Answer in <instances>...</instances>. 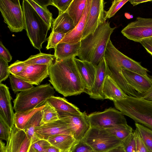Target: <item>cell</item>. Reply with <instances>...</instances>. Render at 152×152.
<instances>
[{
	"label": "cell",
	"mask_w": 152,
	"mask_h": 152,
	"mask_svg": "<svg viewBox=\"0 0 152 152\" xmlns=\"http://www.w3.org/2000/svg\"><path fill=\"white\" fill-rule=\"evenodd\" d=\"M49 81L56 91L64 96L76 95L86 90L74 57L56 59L49 66Z\"/></svg>",
	"instance_id": "cell-1"
},
{
	"label": "cell",
	"mask_w": 152,
	"mask_h": 152,
	"mask_svg": "<svg viewBox=\"0 0 152 152\" xmlns=\"http://www.w3.org/2000/svg\"><path fill=\"white\" fill-rule=\"evenodd\" d=\"M104 58L109 68V75L126 93L130 92L132 87L128 84L122 73V69H126L142 75L148 76V69L140 63L126 56L113 45L110 40L107 45Z\"/></svg>",
	"instance_id": "cell-2"
},
{
	"label": "cell",
	"mask_w": 152,
	"mask_h": 152,
	"mask_svg": "<svg viewBox=\"0 0 152 152\" xmlns=\"http://www.w3.org/2000/svg\"><path fill=\"white\" fill-rule=\"evenodd\" d=\"M116 27H112L108 21L100 25L94 32L82 39L79 50V59L97 66L104 56L110 36Z\"/></svg>",
	"instance_id": "cell-3"
},
{
	"label": "cell",
	"mask_w": 152,
	"mask_h": 152,
	"mask_svg": "<svg viewBox=\"0 0 152 152\" xmlns=\"http://www.w3.org/2000/svg\"><path fill=\"white\" fill-rule=\"evenodd\" d=\"M113 102L124 115L152 130V102L128 96Z\"/></svg>",
	"instance_id": "cell-4"
},
{
	"label": "cell",
	"mask_w": 152,
	"mask_h": 152,
	"mask_svg": "<svg viewBox=\"0 0 152 152\" xmlns=\"http://www.w3.org/2000/svg\"><path fill=\"white\" fill-rule=\"evenodd\" d=\"M25 29L31 44L35 48L40 51L43 43L47 40L50 28L28 1L22 2Z\"/></svg>",
	"instance_id": "cell-5"
},
{
	"label": "cell",
	"mask_w": 152,
	"mask_h": 152,
	"mask_svg": "<svg viewBox=\"0 0 152 152\" xmlns=\"http://www.w3.org/2000/svg\"><path fill=\"white\" fill-rule=\"evenodd\" d=\"M54 88L50 84L38 86L18 93L13 100L15 112H22L44 105L47 99L54 96Z\"/></svg>",
	"instance_id": "cell-6"
},
{
	"label": "cell",
	"mask_w": 152,
	"mask_h": 152,
	"mask_svg": "<svg viewBox=\"0 0 152 152\" xmlns=\"http://www.w3.org/2000/svg\"><path fill=\"white\" fill-rule=\"evenodd\" d=\"M81 141L95 152H107L123 143L105 129L94 128H90Z\"/></svg>",
	"instance_id": "cell-7"
},
{
	"label": "cell",
	"mask_w": 152,
	"mask_h": 152,
	"mask_svg": "<svg viewBox=\"0 0 152 152\" xmlns=\"http://www.w3.org/2000/svg\"><path fill=\"white\" fill-rule=\"evenodd\" d=\"M0 11L4 22L12 32L25 29L22 9L19 0H0Z\"/></svg>",
	"instance_id": "cell-8"
},
{
	"label": "cell",
	"mask_w": 152,
	"mask_h": 152,
	"mask_svg": "<svg viewBox=\"0 0 152 152\" xmlns=\"http://www.w3.org/2000/svg\"><path fill=\"white\" fill-rule=\"evenodd\" d=\"M91 128L106 129L127 124L121 112L110 107L102 112H95L88 115Z\"/></svg>",
	"instance_id": "cell-9"
},
{
	"label": "cell",
	"mask_w": 152,
	"mask_h": 152,
	"mask_svg": "<svg viewBox=\"0 0 152 152\" xmlns=\"http://www.w3.org/2000/svg\"><path fill=\"white\" fill-rule=\"evenodd\" d=\"M57 113L59 118L66 123L73 137L77 141L81 140L91 128L86 112L81 115Z\"/></svg>",
	"instance_id": "cell-10"
},
{
	"label": "cell",
	"mask_w": 152,
	"mask_h": 152,
	"mask_svg": "<svg viewBox=\"0 0 152 152\" xmlns=\"http://www.w3.org/2000/svg\"><path fill=\"white\" fill-rule=\"evenodd\" d=\"M121 33L128 39L137 42L152 38V18L137 17L124 27Z\"/></svg>",
	"instance_id": "cell-11"
},
{
	"label": "cell",
	"mask_w": 152,
	"mask_h": 152,
	"mask_svg": "<svg viewBox=\"0 0 152 152\" xmlns=\"http://www.w3.org/2000/svg\"><path fill=\"white\" fill-rule=\"evenodd\" d=\"M6 144L0 140V152H29L32 144L23 131L14 125Z\"/></svg>",
	"instance_id": "cell-12"
},
{
	"label": "cell",
	"mask_w": 152,
	"mask_h": 152,
	"mask_svg": "<svg viewBox=\"0 0 152 152\" xmlns=\"http://www.w3.org/2000/svg\"><path fill=\"white\" fill-rule=\"evenodd\" d=\"M105 4L103 0H92L82 39L93 34L100 25L106 21L104 10Z\"/></svg>",
	"instance_id": "cell-13"
},
{
	"label": "cell",
	"mask_w": 152,
	"mask_h": 152,
	"mask_svg": "<svg viewBox=\"0 0 152 152\" xmlns=\"http://www.w3.org/2000/svg\"><path fill=\"white\" fill-rule=\"evenodd\" d=\"M49 66L46 65H27L22 72L15 75L32 85L39 86L49 76Z\"/></svg>",
	"instance_id": "cell-14"
},
{
	"label": "cell",
	"mask_w": 152,
	"mask_h": 152,
	"mask_svg": "<svg viewBox=\"0 0 152 152\" xmlns=\"http://www.w3.org/2000/svg\"><path fill=\"white\" fill-rule=\"evenodd\" d=\"M96 73L93 85L91 89L85 92L88 94L91 98L96 99H104L102 90L106 76L110 74L104 58L96 66Z\"/></svg>",
	"instance_id": "cell-15"
},
{
	"label": "cell",
	"mask_w": 152,
	"mask_h": 152,
	"mask_svg": "<svg viewBox=\"0 0 152 152\" xmlns=\"http://www.w3.org/2000/svg\"><path fill=\"white\" fill-rule=\"evenodd\" d=\"M35 134L39 140H47L50 137L58 135H72L66 124L60 119L37 127L35 129Z\"/></svg>",
	"instance_id": "cell-16"
},
{
	"label": "cell",
	"mask_w": 152,
	"mask_h": 152,
	"mask_svg": "<svg viewBox=\"0 0 152 152\" xmlns=\"http://www.w3.org/2000/svg\"><path fill=\"white\" fill-rule=\"evenodd\" d=\"M9 88L0 83V117L11 128L14 125V113Z\"/></svg>",
	"instance_id": "cell-17"
},
{
	"label": "cell",
	"mask_w": 152,
	"mask_h": 152,
	"mask_svg": "<svg viewBox=\"0 0 152 152\" xmlns=\"http://www.w3.org/2000/svg\"><path fill=\"white\" fill-rule=\"evenodd\" d=\"M122 73L128 84L139 94L148 91L151 87L152 80L145 76L126 69H122Z\"/></svg>",
	"instance_id": "cell-18"
},
{
	"label": "cell",
	"mask_w": 152,
	"mask_h": 152,
	"mask_svg": "<svg viewBox=\"0 0 152 152\" xmlns=\"http://www.w3.org/2000/svg\"><path fill=\"white\" fill-rule=\"evenodd\" d=\"M92 0H87L82 16L77 24L72 30L65 34L59 42L75 43L81 41L85 28L87 19L91 7Z\"/></svg>",
	"instance_id": "cell-19"
},
{
	"label": "cell",
	"mask_w": 152,
	"mask_h": 152,
	"mask_svg": "<svg viewBox=\"0 0 152 152\" xmlns=\"http://www.w3.org/2000/svg\"><path fill=\"white\" fill-rule=\"evenodd\" d=\"M74 60L81 78L84 85L86 91L91 88L94 81L96 69L90 62L83 61L74 57Z\"/></svg>",
	"instance_id": "cell-20"
},
{
	"label": "cell",
	"mask_w": 152,
	"mask_h": 152,
	"mask_svg": "<svg viewBox=\"0 0 152 152\" xmlns=\"http://www.w3.org/2000/svg\"><path fill=\"white\" fill-rule=\"evenodd\" d=\"M102 92L104 99L113 102L124 99L128 96L108 75L106 76Z\"/></svg>",
	"instance_id": "cell-21"
},
{
	"label": "cell",
	"mask_w": 152,
	"mask_h": 152,
	"mask_svg": "<svg viewBox=\"0 0 152 152\" xmlns=\"http://www.w3.org/2000/svg\"><path fill=\"white\" fill-rule=\"evenodd\" d=\"M81 42L75 43H59L54 48L56 59L63 60L78 56Z\"/></svg>",
	"instance_id": "cell-22"
},
{
	"label": "cell",
	"mask_w": 152,
	"mask_h": 152,
	"mask_svg": "<svg viewBox=\"0 0 152 152\" xmlns=\"http://www.w3.org/2000/svg\"><path fill=\"white\" fill-rule=\"evenodd\" d=\"M46 102L57 112L77 115H81L83 113L77 107L64 98L53 96L48 99Z\"/></svg>",
	"instance_id": "cell-23"
},
{
	"label": "cell",
	"mask_w": 152,
	"mask_h": 152,
	"mask_svg": "<svg viewBox=\"0 0 152 152\" xmlns=\"http://www.w3.org/2000/svg\"><path fill=\"white\" fill-rule=\"evenodd\" d=\"M75 27L73 21L66 11L59 12L58 17L53 20L52 31L66 34Z\"/></svg>",
	"instance_id": "cell-24"
},
{
	"label": "cell",
	"mask_w": 152,
	"mask_h": 152,
	"mask_svg": "<svg viewBox=\"0 0 152 152\" xmlns=\"http://www.w3.org/2000/svg\"><path fill=\"white\" fill-rule=\"evenodd\" d=\"M51 145L61 151L69 150L77 141L69 135L60 134L49 137L46 140Z\"/></svg>",
	"instance_id": "cell-25"
},
{
	"label": "cell",
	"mask_w": 152,
	"mask_h": 152,
	"mask_svg": "<svg viewBox=\"0 0 152 152\" xmlns=\"http://www.w3.org/2000/svg\"><path fill=\"white\" fill-rule=\"evenodd\" d=\"M87 1V0H73L66 11L75 26L82 16Z\"/></svg>",
	"instance_id": "cell-26"
},
{
	"label": "cell",
	"mask_w": 152,
	"mask_h": 152,
	"mask_svg": "<svg viewBox=\"0 0 152 152\" xmlns=\"http://www.w3.org/2000/svg\"><path fill=\"white\" fill-rule=\"evenodd\" d=\"M44 105L29 111L22 112H15L14 117V125L18 129L23 130L26 125L37 112L41 110L45 107Z\"/></svg>",
	"instance_id": "cell-27"
},
{
	"label": "cell",
	"mask_w": 152,
	"mask_h": 152,
	"mask_svg": "<svg viewBox=\"0 0 152 152\" xmlns=\"http://www.w3.org/2000/svg\"><path fill=\"white\" fill-rule=\"evenodd\" d=\"M41 110L33 115L23 130L28 137L31 140L32 143L39 140L35 134V131L36 127L40 126L42 116Z\"/></svg>",
	"instance_id": "cell-28"
},
{
	"label": "cell",
	"mask_w": 152,
	"mask_h": 152,
	"mask_svg": "<svg viewBox=\"0 0 152 152\" xmlns=\"http://www.w3.org/2000/svg\"><path fill=\"white\" fill-rule=\"evenodd\" d=\"M55 58L54 55L40 52L37 54L31 56L24 62L27 65H46L50 66L53 63V61Z\"/></svg>",
	"instance_id": "cell-29"
},
{
	"label": "cell",
	"mask_w": 152,
	"mask_h": 152,
	"mask_svg": "<svg viewBox=\"0 0 152 152\" xmlns=\"http://www.w3.org/2000/svg\"><path fill=\"white\" fill-rule=\"evenodd\" d=\"M122 142L130 135L134 130L127 124L118 125L105 129Z\"/></svg>",
	"instance_id": "cell-30"
},
{
	"label": "cell",
	"mask_w": 152,
	"mask_h": 152,
	"mask_svg": "<svg viewBox=\"0 0 152 152\" xmlns=\"http://www.w3.org/2000/svg\"><path fill=\"white\" fill-rule=\"evenodd\" d=\"M27 1L46 24L51 28L53 19L52 13L47 7L39 4L34 0H27Z\"/></svg>",
	"instance_id": "cell-31"
},
{
	"label": "cell",
	"mask_w": 152,
	"mask_h": 152,
	"mask_svg": "<svg viewBox=\"0 0 152 152\" xmlns=\"http://www.w3.org/2000/svg\"><path fill=\"white\" fill-rule=\"evenodd\" d=\"M45 106L41 110L42 118L40 126L50 123L59 119L57 112L46 102L45 103Z\"/></svg>",
	"instance_id": "cell-32"
},
{
	"label": "cell",
	"mask_w": 152,
	"mask_h": 152,
	"mask_svg": "<svg viewBox=\"0 0 152 152\" xmlns=\"http://www.w3.org/2000/svg\"><path fill=\"white\" fill-rule=\"evenodd\" d=\"M137 131L143 143L152 152V130L138 123H135Z\"/></svg>",
	"instance_id": "cell-33"
},
{
	"label": "cell",
	"mask_w": 152,
	"mask_h": 152,
	"mask_svg": "<svg viewBox=\"0 0 152 152\" xmlns=\"http://www.w3.org/2000/svg\"><path fill=\"white\" fill-rule=\"evenodd\" d=\"M9 78L11 88L15 93L27 90L34 87L33 85L14 75H10Z\"/></svg>",
	"instance_id": "cell-34"
},
{
	"label": "cell",
	"mask_w": 152,
	"mask_h": 152,
	"mask_svg": "<svg viewBox=\"0 0 152 152\" xmlns=\"http://www.w3.org/2000/svg\"><path fill=\"white\" fill-rule=\"evenodd\" d=\"M126 0H114L112 2L109 10L105 12V20L113 17L116 12L128 1Z\"/></svg>",
	"instance_id": "cell-35"
},
{
	"label": "cell",
	"mask_w": 152,
	"mask_h": 152,
	"mask_svg": "<svg viewBox=\"0 0 152 152\" xmlns=\"http://www.w3.org/2000/svg\"><path fill=\"white\" fill-rule=\"evenodd\" d=\"M122 145L126 152H136L137 145L134 130L133 132L123 141Z\"/></svg>",
	"instance_id": "cell-36"
},
{
	"label": "cell",
	"mask_w": 152,
	"mask_h": 152,
	"mask_svg": "<svg viewBox=\"0 0 152 152\" xmlns=\"http://www.w3.org/2000/svg\"><path fill=\"white\" fill-rule=\"evenodd\" d=\"M65 34L52 31L48 38L46 47L48 50L55 47L59 43L65 36Z\"/></svg>",
	"instance_id": "cell-37"
},
{
	"label": "cell",
	"mask_w": 152,
	"mask_h": 152,
	"mask_svg": "<svg viewBox=\"0 0 152 152\" xmlns=\"http://www.w3.org/2000/svg\"><path fill=\"white\" fill-rule=\"evenodd\" d=\"M27 65L24 61L17 60L9 66V70L10 74L15 75L23 72Z\"/></svg>",
	"instance_id": "cell-38"
},
{
	"label": "cell",
	"mask_w": 152,
	"mask_h": 152,
	"mask_svg": "<svg viewBox=\"0 0 152 152\" xmlns=\"http://www.w3.org/2000/svg\"><path fill=\"white\" fill-rule=\"evenodd\" d=\"M70 152H95L88 145L81 140L77 141L70 149Z\"/></svg>",
	"instance_id": "cell-39"
},
{
	"label": "cell",
	"mask_w": 152,
	"mask_h": 152,
	"mask_svg": "<svg viewBox=\"0 0 152 152\" xmlns=\"http://www.w3.org/2000/svg\"><path fill=\"white\" fill-rule=\"evenodd\" d=\"M8 62L0 58V83L5 80L10 74L9 70Z\"/></svg>",
	"instance_id": "cell-40"
},
{
	"label": "cell",
	"mask_w": 152,
	"mask_h": 152,
	"mask_svg": "<svg viewBox=\"0 0 152 152\" xmlns=\"http://www.w3.org/2000/svg\"><path fill=\"white\" fill-rule=\"evenodd\" d=\"M11 128L0 117V140L7 142L9 137Z\"/></svg>",
	"instance_id": "cell-41"
},
{
	"label": "cell",
	"mask_w": 152,
	"mask_h": 152,
	"mask_svg": "<svg viewBox=\"0 0 152 152\" xmlns=\"http://www.w3.org/2000/svg\"><path fill=\"white\" fill-rule=\"evenodd\" d=\"M73 0H52V5L56 7L59 12L66 11Z\"/></svg>",
	"instance_id": "cell-42"
},
{
	"label": "cell",
	"mask_w": 152,
	"mask_h": 152,
	"mask_svg": "<svg viewBox=\"0 0 152 152\" xmlns=\"http://www.w3.org/2000/svg\"><path fill=\"white\" fill-rule=\"evenodd\" d=\"M51 145L46 140L40 139L32 143L31 147L37 152H43Z\"/></svg>",
	"instance_id": "cell-43"
},
{
	"label": "cell",
	"mask_w": 152,
	"mask_h": 152,
	"mask_svg": "<svg viewBox=\"0 0 152 152\" xmlns=\"http://www.w3.org/2000/svg\"><path fill=\"white\" fill-rule=\"evenodd\" d=\"M134 131L137 145L136 152H151L143 143L137 130L136 129Z\"/></svg>",
	"instance_id": "cell-44"
},
{
	"label": "cell",
	"mask_w": 152,
	"mask_h": 152,
	"mask_svg": "<svg viewBox=\"0 0 152 152\" xmlns=\"http://www.w3.org/2000/svg\"><path fill=\"white\" fill-rule=\"evenodd\" d=\"M0 58L8 62L12 59V56L8 50L4 47L1 41L0 42Z\"/></svg>",
	"instance_id": "cell-45"
},
{
	"label": "cell",
	"mask_w": 152,
	"mask_h": 152,
	"mask_svg": "<svg viewBox=\"0 0 152 152\" xmlns=\"http://www.w3.org/2000/svg\"><path fill=\"white\" fill-rule=\"evenodd\" d=\"M140 43L146 51L152 56V38L143 40Z\"/></svg>",
	"instance_id": "cell-46"
},
{
	"label": "cell",
	"mask_w": 152,
	"mask_h": 152,
	"mask_svg": "<svg viewBox=\"0 0 152 152\" xmlns=\"http://www.w3.org/2000/svg\"><path fill=\"white\" fill-rule=\"evenodd\" d=\"M152 80V76H151ZM140 97L146 100L152 102V85L149 90L140 95Z\"/></svg>",
	"instance_id": "cell-47"
},
{
	"label": "cell",
	"mask_w": 152,
	"mask_h": 152,
	"mask_svg": "<svg viewBox=\"0 0 152 152\" xmlns=\"http://www.w3.org/2000/svg\"><path fill=\"white\" fill-rule=\"evenodd\" d=\"M39 4L44 7H47L49 5H52V0H34Z\"/></svg>",
	"instance_id": "cell-48"
},
{
	"label": "cell",
	"mask_w": 152,
	"mask_h": 152,
	"mask_svg": "<svg viewBox=\"0 0 152 152\" xmlns=\"http://www.w3.org/2000/svg\"><path fill=\"white\" fill-rule=\"evenodd\" d=\"M129 1L133 6H136L140 4L148 1L152 2V0H131Z\"/></svg>",
	"instance_id": "cell-49"
},
{
	"label": "cell",
	"mask_w": 152,
	"mask_h": 152,
	"mask_svg": "<svg viewBox=\"0 0 152 152\" xmlns=\"http://www.w3.org/2000/svg\"><path fill=\"white\" fill-rule=\"evenodd\" d=\"M60 150L51 145L45 149L43 152H60Z\"/></svg>",
	"instance_id": "cell-50"
},
{
	"label": "cell",
	"mask_w": 152,
	"mask_h": 152,
	"mask_svg": "<svg viewBox=\"0 0 152 152\" xmlns=\"http://www.w3.org/2000/svg\"><path fill=\"white\" fill-rule=\"evenodd\" d=\"M107 152H126L122 144Z\"/></svg>",
	"instance_id": "cell-51"
},
{
	"label": "cell",
	"mask_w": 152,
	"mask_h": 152,
	"mask_svg": "<svg viewBox=\"0 0 152 152\" xmlns=\"http://www.w3.org/2000/svg\"><path fill=\"white\" fill-rule=\"evenodd\" d=\"M29 152H37V151L31 147Z\"/></svg>",
	"instance_id": "cell-52"
},
{
	"label": "cell",
	"mask_w": 152,
	"mask_h": 152,
	"mask_svg": "<svg viewBox=\"0 0 152 152\" xmlns=\"http://www.w3.org/2000/svg\"><path fill=\"white\" fill-rule=\"evenodd\" d=\"M60 152H70V150H65V151H61Z\"/></svg>",
	"instance_id": "cell-53"
}]
</instances>
